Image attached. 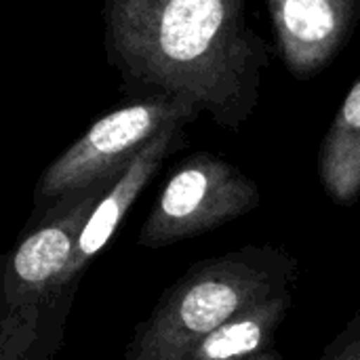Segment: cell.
<instances>
[{
    "label": "cell",
    "instance_id": "1",
    "mask_svg": "<svg viewBox=\"0 0 360 360\" xmlns=\"http://www.w3.org/2000/svg\"><path fill=\"white\" fill-rule=\"evenodd\" d=\"M101 19L124 95L192 101L234 133L255 114L270 51L245 0H103Z\"/></svg>",
    "mask_w": 360,
    "mask_h": 360
},
{
    "label": "cell",
    "instance_id": "2",
    "mask_svg": "<svg viewBox=\"0 0 360 360\" xmlns=\"http://www.w3.org/2000/svg\"><path fill=\"white\" fill-rule=\"evenodd\" d=\"M120 175L99 179L32 213L27 230L4 257L0 360H51L61 348L76 295L65 287L76 243L91 211Z\"/></svg>",
    "mask_w": 360,
    "mask_h": 360
},
{
    "label": "cell",
    "instance_id": "3",
    "mask_svg": "<svg viewBox=\"0 0 360 360\" xmlns=\"http://www.w3.org/2000/svg\"><path fill=\"white\" fill-rule=\"evenodd\" d=\"M300 264L285 247L245 245L196 262L135 327L122 360H186L192 348L245 308L293 291Z\"/></svg>",
    "mask_w": 360,
    "mask_h": 360
},
{
    "label": "cell",
    "instance_id": "4",
    "mask_svg": "<svg viewBox=\"0 0 360 360\" xmlns=\"http://www.w3.org/2000/svg\"><path fill=\"white\" fill-rule=\"evenodd\" d=\"M200 114L202 110L192 101L152 95L101 116L42 171L34 190V211L99 179L124 173L133 158L165 129L188 127Z\"/></svg>",
    "mask_w": 360,
    "mask_h": 360
},
{
    "label": "cell",
    "instance_id": "5",
    "mask_svg": "<svg viewBox=\"0 0 360 360\" xmlns=\"http://www.w3.org/2000/svg\"><path fill=\"white\" fill-rule=\"evenodd\" d=\"M259 186L211 152H194L171 173L137 243L162 249L226 226L259 207Z\"/></svg>",
    "mask_w": 360,
    "mask_h": 360
},
{
    "label": "cell",
    "instance_id": "6",
    "mask_svg": "<svg viewBox=\"0 0 360 360\" xmlns=\"http://www.w3.org/2000/svg\"><path fill=\"white\" fill-rule=\"evenodd\" d=\"M285 68L308 80L348 44L360 21V0H266Z\"/></svg>",
    "mask_w": 360,
    "mask_h": 360
},
{
    "label": "cell",
    "instance_id": "7",
    "mask_svg": "<svg viewBox=\"0 0 360 360\" xmlns=\"http://www.w3.org/2000/svg\"><path fill=\"white\" fill-rule=\"evenodd\" d=\"M186 127H169L158 137H154L127 167L120 179L105 192V196L97 202L91 211L80 238L76 243L74 257L70 262L65 274V287L78 291V285L84 276V270L93 262L97 253H101L112 236L116 234L118 226L122 224L124 215L133 207V202L141 196L146 186L154 179L158 169L162 167L165 158L186 146Z\"/></svg>",
    "mask_w": 360,
    "mask_h": 360
},
{
    "label": "cell",
    "instance_id": "8",
    "mask_svg": "<svg viewBox=\"0 0 360 360\" xmlns=\"http://www.w3.org/2000/svg\"><path fill=\"white\" fill-rule=\"evenodd\" d=\"M291 308L293 291L253 304L202 338L186 360H247L270 352Z\"/></svg>",
    "mask_w": 360,
    "mask_h": 360
},
{
    "label": "cell",
    "instance_id": "9",
    "mask_svg": "<svg viewBox=\"0 0 360 360\" xmlns=\"http://www.w3.org/2000/svg\"><path fill=\"white\" fill-rule=\"evenodd\" d=\"M319 177L335 205L350 207L360 198V78L348 91L321 143Z\"/></svg>",
    "mask_w": 360,
    "mask_h": 360
},
{
    "label": "cell",
    "instance_id": "10",
    "mask_svg": "<svg viewBox=\"0 0 360 360\" xmlns=\"http://www.w3.org/2000/svg\"><path fill=\"white\" fill-rule=\"evenodd\" d=\"M319 360H360V310L325 346Z\"/></svg>",
    "mask_w": 360,
    "mask_h": 360
},
{
    "label": "cell",
    "instance_id": "11",
    "mask_svg": "<svg viewBox=\"0 0 360 360\" xmlns=\"http://www.w3.org/2000/svg\"><path fill=\"white\" fill-rule=\"evenodd\" d=\"M247 360H287L278 350H270V352H264V354H259V356H253V359H247Z\"/></svg>",
    "mask_w": 360,
    "mask_h": 360
}]
</instances>
